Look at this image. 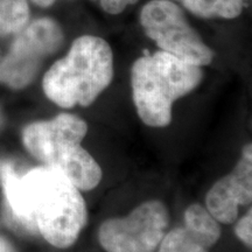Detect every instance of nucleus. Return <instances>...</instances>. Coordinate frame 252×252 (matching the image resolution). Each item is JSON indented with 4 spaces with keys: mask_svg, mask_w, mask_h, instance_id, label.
<instances>
[{
    "mask_svg": "<svg viewBox=\"0 0 252 252\" xmlns=\"http://www.w3.org/2000/svg\"><path fill=\"white\" fill-rule=\"evenodd\" d=\"M0 180L9 214L19 226L40 234L53 247L65 249L87 224V204L80 189L61 172L40 166L19 174L0 165Z\"/></svg>",
    "mask_w": 252,
    "mask_h": 252,
    "instance_id": "obj_1",
    "label": "nucleus"
},
{
    "mask_svg": "<svg viewBox=\"0 0 252 252\" xmlns=\"http://www.w3.org/2000/svg\"><path fill=\"white\" fill-rule=\"evenodd\" d=\"M113 78V54L105 40L94 35L78 36L65 56L43 76L45 94L64 109L89 106Z\"/></svg>",
    "mask_w": 252,
    "mask_h": 252,
    "instance_id": "obj_2",
    "label": "nucleus"
},
{
    "mask_svg": "<svg viewBox=\"0 0 252 252\" xmlns=\"http://www.w3.org/2000/svg\"><path fill=\"white\" fill-rule=\"evenodd\" d=\"M88 125L71 113L31 123L23 131V144L35 159L61 172L80 190H91L102 180V169L82 146Z\"/></svg>",
    "mask_w": 252,
    "mask_h": 252,
    "instance_id": "obj_3",
    "label": "nucleus"
},
{
    "mask_svg": "<svg viewBox=\"0 0 252 252\" xmlns=\"http://www.w3.org/2000/svg\"><path fill=\"white\" fill-rule=\"evenodd\" d=\"M202 77L201 67L162 50L138 59L132 65L131 86L141 122L151 127L168 125L173 104L193 91Z\"/></svg>",
    "mask_w": 252,
    "mask_h": 252,
    "instance_id": "obj_4",
    "label": "nucleus"
},
{
    "mask_svg": "<svg viewBox=\"0 0 252 252\" xmlns=\"http://www.w3.org/2000/svg\"><path fill=\"white\" fill-rule=\"evenodd\" d=\"M140 24L162 52L203 67L214 59L213 50L190 26L179 5L172 0H151L140 13Z\"/></svg>",
    "mask_w": 252,
    "mask_h": 252,
    "instance_id": "obj_5",
    "label": "nucleus"
},
{
    "mask_svg": "<svg viewBox=\"0 0 252 252\" xmlns=\"http://www.w3.org/2000/svg\"><path fill=\"white\" fill-rule=\"evenodd\" d=\"M17 34L0 61V83L12 89H23L36 77L43 61L61 48L64 35L52 18L35 19Z\"/></svg>",
    "mask_w": 252,
    "mask_h": 252,
    "instance_id": "obj_6",
    "label": "nucleus"
},
{
    "mask_svg": "<svg viewBox=\"0 0 252 252\" xmlns=\"http://www.w3.org/2000/svg\"><path fill=\"white\" fill-rule=\"evenodd\" d=\"M169 214L161 201L150 200L127 216L104 220L98 241L106 252H154L166 235Z\"/></svg>",
    "mask_w": 252,
    "mask_h": 252,
    "instance_id": "obj_7",
    "label": "nucleus"
},
{
    "mask_svg": "<svg viewBox=\"0 0 252 252\" xmlns=\"http://www.w3.org/2000/svg\"><path fill=\"white\" fill-rule=\"evenodd\" d=\"M251 198L252 145L247 144L234 169L208 191L206 208L219 222L230 224L237 220L239 207L250 204Z\"/></svg>",
    "mask_w": 252,
    "mask_h": 252,
    "instance_id": "obj_8",
    "label": "nucleus"
},
{
    "mask_svg": "<svg viewBox=\"0 0 252 252\" xmlns=\"http://www.w3.org/2000/svg\"><path fill=\"white\" fill-rule=\"evenodd\" d=\"M200 18L234 19L241 15L248 0H172Z\"/></svg>",
    "mask_w": 252,
    "mask_h": 252,
    "instance_id": "obj_9",
    "label": "nucleus"
},
{
    "mask_svg": "<svg viewBox=\"0 0 252 252\" xmlns=\"http://www.w3.org/2000/svg\"><path fill=\"white\" fill-rule=\"evenodd\" d=\"M185 225L203 238L210 248L219 241L220 236L219 220L201 204H191L186 209Z\"/></svg>",
    "mask_w": 252,
    "mask_h": 252,
    "instance_id": "obj_10",
    "label": "nucleus"
},
{
    "mask_svg": "<svg viewBox=\"0 0 252 252\" xmlns=\"http://www.w3.org/2000/svg\"><path fill=\"white\" fill-rule=\"evenodd\" d=\"M209 249L203 238L186 225L166 232L159 244V252H208Z\"/></svg>",
    "mask_w": 252,
    "mask_h": 252,
    "instance_id": "obj_11",
    "label": "nucleus"
},
{
    "mask_svg": "<svg viewBox=\"0 0 252 252\" xmlns=\"http://www.w3.org/2000/svg\"><path fill=\"white\" fill-rule=\"evenodd\" d=\"M30 21L27 0H0V36L18 33Z\"/></svg>",
    "mask_w": 252,
    "mask_h": 252,
    "instance_id": "obj_12",
    "label": "nucleus"
},
{
    "mask_svg": "<svg viewBox=\"0 0 252 252\" xmlns=\"http://www.w3.org/2000/svg\"><path fill=\"white\" fill-rule=\"evenodd\" d=\"M235 234L247 247L252 245V210L251 208L248 213L238 220L235 226Z\"/></svg>",
    "mask_w": 252,
    "mask_h": 252,
    "instance_id": "obj_13",
    "label": "nucleus"
},
{
    "mask_svg": "<svg viewBox=\"0 0 252 252\" xmlns=\"http://www.w3.org/2000/svg\"><path fill=\"white\" fill-rule=\"evenodd\" d=\"M100 5L104 11L109 14H119L122 13L127 6L135 4L138 0H94Z\"/></svg>",
    "mask_w": 252,
    "mask_h": 252,
    "instance_id": "obj_14",
    "label": "nucleus"
},
{
    "mask_svg": "<svg viewBox=\"0 0 252 252\" xmlns=\"http://www.w3.org/2000/svg\"><path fill=\"white\" fill-rule=\"evenodd\" d=\"M0 252H17L5 238L0 237Z\"/></svg>",
    "mask_w": 252,
    "mask_h": 252,
    "instance_id": "obj_15",
    "label": "nucleus"
},
{
    "mask_svg": "<svg viewBox=\"0 0 252 252\" xmlns=\"http://www.w3.org/2000/svg\"><path fill=\"white\" fill-rule=\"evenodd\" d=\"M32 1L35 5L40 6V7H49V6L54 4L56 0H32Z\"/></svg>",
    "mask_w": 252,
    "mask_h": 252,
    "instance_id": "obj_16",
    "label": "nucleus"
},
{
    "mask_svg": "<svg viewBox=\"0 0 252 252\" xmlns=\"http://www.w3.org/2000/svg\"><path fill=\"white\" fill-rule=\"evenodd\" d=\"M1 121H2V115H1V110H0V125H1Z\"/></svg>",
    "mask_w": 252,
    "mask_h": 252,
    "instance_id": "obj_17",
    "label": "nucleus"
}]
</instances>
